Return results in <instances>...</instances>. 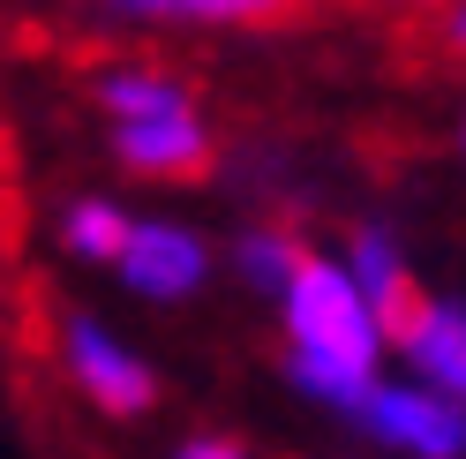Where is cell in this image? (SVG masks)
Here are the masks:
<instances>
[{
  "label": "cell",
  "mask_w": 466,
  "mask_h": 459,
  "mask_svg": "<svg viewBox=\"0 0 466 459\" xmlns=\"http://www.w3.org/2000/svg\"><path fill=\"white\" fill-rule=\"evenodd\" d=\"M444 38H451V46H459V53H466V0H459V8H451V15H444Z\"/></svg>",
  "instance_id": "cell-12"
},
{
  "label": "cell",
  "mask_w": 466,
  "mask_h": 459,
  "mask_svg": "<svg viewBox=\"0 0 466 459\" xmlns=\"http://www.w3.org/2000/svg\"><path fill=\"white\" fill-rule=\"evenodd\" d=\"M181 459H241V444H226V437H196Z\"/></svg>",
  "instance_id": "cell-11"
},
{
  "label": "cell",
  "mask_w": 466,
  "mask_h": 459,
  "mask_svg": "<svg viewBox=\"0 0 466 459\" xmlns=\"http://www.w3.org/2000/svg\"><path fill=\"white\" fill-rule=\"evenodd\" d=\"M68 241H76L83 256H128L136 226L113 211V204H76V211H68Z\"/></svg>",
  "instance_id": "cell-10"
},
{
  "label": "cell",
  "mask_w": 466,
  "mask_h": 459,
  "mask_svg": "<svg viewBox=\"0 0 466 459\" xmlns=\"http://www.w3.org/2000/svg\"><path fill=\"white\" fill-rule=\"evenodd\" d=\"M98 98H106V113H121V121H173V113H188L181 83H166V76H106Z\"/></svg>",
  "instance_id": "cell-9"
},
{
  "label": "cell",
  "mask_w": 466,
  "mask_h": 459,
  "mask_svg": "<svg viewBox=\"0 0 466 459\" xmlns=\"http://www.w3.org/2000/svg\"><path fill=\"white\" fill-rule=\"evenodd\" d=\"M414 362L429 369V384L444 392V399L466 407V309H451V301L429 309V324H421V339H414Z\"/></svg>",
  "instance_id": "cell-7"
},
{
  "label": "cell",
  "mask_w": 466,
  "mask_h": 459,
  "mask_svg": "<svg viewBox=\"0 0 466 459\" xmlns=\"http://www.w3.org/2000/svg\"><path fill=\"white\" fill-rule=\"evenodd\" d=\"M121 271L136 294H188V286L203 279V241L196 234H173V226H136V241L121 256Z\"/></svg>",
  "instance_id": "cell-6"
},
{
  "label": "cell",
  "mask_w": 466,
  "mask_h": 459,
  "mask_svg": "<svg viewBox=\"0 0 466 459\" xmlns=\"http://www.w3.org/2000/svg\"><path fill=\"white\" fill-rule=\"evenodd\" d=\"M128 15H181V23H286L301 0H106Z\"/></svg>",
  "instance_id": "cell-8"
},
{
  "label": "cell",
  "mask_w": 466,
  "mask_h": 459,
  "mask_svg": "<svg viewBox=\"0 0 466 459\" xmlns=\"http://www.w3.org/2000/svg\"><path fill=\"white\" fill-rule=\"evenodd\" d=\"M68 369H76V384L98 399L106 414H143L158 399V384H151V369H143L128 347H113V339L98 332V324H68Z\"/></svg>",
  "instance_id": "cell-3"
},
{
  "label": "cell",
  "mask_w": 466,
  "mask_h": 459,
  "mask_svg": "<svg viewBox=\"0 0 466 459\" xmlns=\"http://www.w3.org/2000/svg\"><path fill=\"white\" fill-rule=\"evenodd\" d=\"M354 414L369 422V437H384L414 459H466V407L444 392H384L376 384Z\"/></svg>",
  "instance_id": "cell-2"
},
{
  "label": "cell",
  "mask_w": 466,
  "mask_h": 459,
  "mask_svg": "<svg viewBox=\"0 0 466 459\" xmlns=\"http://www.w3.org/2000/svg\"><path fill=\"white\" fill-rule=\"evenodd\" d=\"M406 8H429V0H406Z\"/></svg>",
  "instance_id": "cell-13"
},
{
  "label": "cell",
  "mask_w": 466,
  "mask_h": 459,
  "mask_svg": "<svg viewBox=\"0 0 466 459\" xmlns=\"http://www.w3.org/2000/svg\"><path fill=\"white\" fill-rule=\"evenodd\" d=\"M354 286H361V301H369L376 332H384V339H406V347H414L436 301H421V294H414V279L391 264L384 234H361V249H354Z\"/></svg>",
  "instance_id": "cell-5"
},
{
  "label": "cell",
  "mask_w": 466,
  "mask_h": 459,
  "mask_svg": "<svg viewBox=\"0 0 466 459\" xmlns=\"http://www.w3.org/2000/svg\"><path fill=\"white\" fill-rule=\"evenodd\" d=\"M113 151H121V166L158 174V181H196V174H211V136H203L196 113H173V121H121Z\"/></svg>",
  "instance_id": "cell-4"
},
{
  "label": "cell",
  "mask_w": 466,
  "mask_h": 459,
  "mask_svg": "<svg viewBox=\"0 0 466 459\" xmlns=\"http://www.w3.org/2000/svg\"><path fill=\"white\" fill-rule=\"evenodd\" d=\"M286 332H294V369L309 392L339 399V407H361V399L376 392L369 362H376V317L361 301V286L346 279L339 264H324V256L301 249L294 264V286H286Z\"/></svg>",
  "instance_id": "cell-1"
}]
</instances>
